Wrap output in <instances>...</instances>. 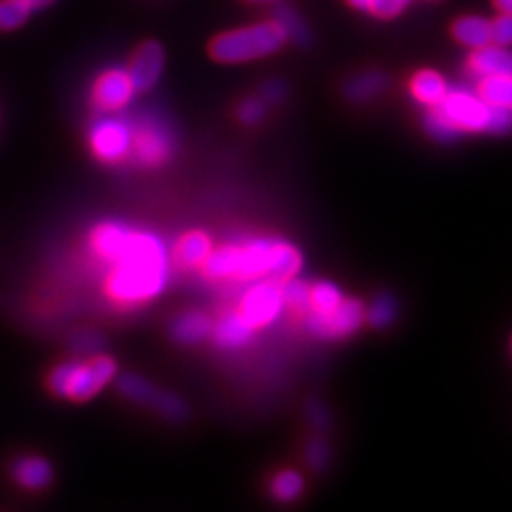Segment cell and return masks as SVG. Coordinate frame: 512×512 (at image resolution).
<instances>
[{
    "instance_id": "6da1fadb",
    "label": "cell",
    "mask_w": 512,
    "mask_h": 512,
    "mask_svg": "<svg viewBox=\"0 0 512 512\" xmlns=\"http://www.w3.org/2000/svg\"><path fill=\"white\" fill-rule=\"evenodd\" d=\"M90 249L107 270L105 294L118 306H141L164 293L169 256L164 241L120 222H103L90 234Z\"/></svg>"
},
{
    "instance_id": "7a4b0ae2",
    "label": "cell",
    "mask_w": 512,
    "mask_h": 512,
    "mask_svg": "<svg viewBox=\"0 0 512 512\" xmlns=\"http://www.w3.org/2000/svg\"><path fill=\"white\" fill-rule=\"evenodd\" d=\"M202 270L215 281H287L300 274L302 255L293 243L283 239H249L245 243H230L213 249L203 262Z\"/></svg>"
},
{
    "instance_id": "3957f363",
    "label": "cell",
    "mask_w": 512,
    "mask_h": 512,
    "mask_svg": "<svg viewBox=\"0 0 512 512\" xmlns=\"http://www.w3.org/2000/svg\"><path fill=\"white\" fill-rule=\"evenodd\" d=\"M287 42L289 40L281 23L272 18L256 25L219 33L209 40L207 52L217 63L238 65L277 54Z\"/></svg>"
},
{
    "instance_id": "277c9868",
    "label": "cell",
    "mask_w": 512,
    "mask_h": 512,
    "mask_svg": "<svg viewBox=\"0 0 512 512\" xmlns=\"http://www.w3.org/2000/svg\"><path fill=\"white\" fill-rule=\"evenodd\" d=\"M118 365L109 355H92L86 361H65L46 378L50 393L73 403H86L116 378Z\"/></svg>"
},
{
    "instance_id": "5b68a950",
    "label": "cell",
    "mask_w": 512,
    "mask_h": 512,
    "mask_svg": "<svg viewBox=\"0 0 512 512\" xmlns=\"http://www.w3.org/2000/svg\"><path fill=\"white\" fill-rule=\"evenodd\" d=\"M239 313L255 330L266 329L274 325L285 311L283 281L260 279L251 285L239 302Z\"/></svg>"
},
{
    "instance_id": "8992f818",
    "label": "cell",
    "mask_w": 512,
    "mask_h": 512,
    "mask_svg": "<svg viewBox=\"0 0 512 512\" xmlns=\"http://www.w3.org/2000/svg\"><path fill=\"white\" fill-rule=\"evenodd\" d=\"M365 323V306L355 298H344L336 310L304 313V329L319 340H342Z\"/></svg>"
},
{
    "instance_id": "52a82bcc",
    "label": "cell",
    "mask_w": 512,
    "mask_h": 512,
    "mask_svg": "<svg viewBox=\"0 0 512 512\" xmlns=\"http://www.w3.org/2000/svg\"><path fill=\"white\" fill-rule=\"evenodd\" d=\"M437 107L458 133H482L490 128L492 107L473 93L448 92Z\"/></svg>"
},
{
    "instance_id": "ba28073f",
    "label": "cell",
    "mask_w": 512,
    "mask_h": 512,
    "mask_svg": "<svg viewBox=\"0 0 512 512\" xmlns=\"http://www.w3.org/2000/svg\"><path fill=\"white\" fill-rule=\"evenodd\" d=\"M93 156L105 164H120L131 152V126L118 118H103L90 131Z\"/></svg>"
},
{
    "instance_id": "9c48e42d",
    "label": "cell",
    "mask_w": 512,
    "mask_h": 512,
    "mask_svg": "<svg viewBox=\"0 0 512 512\" xmlns=\"http://www.w3.org/2000/svg\"><path fill=\"white\" fill-rule=\"evenodd\" d=\"M164 69V46L158 40H145L135 48V52L129 59L126 73L133 84L135 93L148 92L158 84Z\"/></svg>"
},
{
    "instance_id": "30bf717a",
    "label": "cell",
    "mask_w": 512,
    "mask_h": 512,
    "mask_svg": "<svg viewBox=\"0 0 512 512\" xmlns=\"http://www.w3.org/2000/svg\"><path fill=\"white\" fill-rule=\"evenodd\" d=\"M171 139L165 135L164 129L150 122H141L139 126H131V152L133 160L145 167H158L165 164L171 156Z\"/></svg>"
},
{
    "instance_id": "8fae6325",
    "label": "cell",
    "mask_w": 512,
    "mask_h": 512,
    "mask_svg": "<svg viewBox=\"0 0 512 512\" xmlns=\"http://www.w3.org/2000/svg\"><path fill=\"white\" fill-rule=\"evenodd\" d=\"M135 90L126 69H110L99 74L93 82L92 103L103 112H116L124 109L133 99Z\"/></svg>"
},
{
    "instance_id": "7c38bea8",
    "label": "cell",
    "mask_w": 512,
    "mask_h": 512,
    "mask_svg": "<svg viewBox=\"0 0 512 512\" xmlns=\"http://www.w3.org/2000/svg\"><path fill=\"white\" fill-rule=\"evenodd\" d=\"M10 475L23 490L38 492L52 484L54 469L52 463L40 456H23L12 463Z\"/></svg>"
},
{
    "instance_id": "4fadbf2b",
    "label": "cell",
    "mask_w": 512,
    "mask_h": 512,
    "mask_svg": "<svg viewBox=\"0 0 512 512\" xmlns=\"http://www.w3.org/2000/svg\"><path fill=\"white\" fill-rule=\"evenodd\" d=\"M256 330L247 323V319L236 311H228L226 315H222L219 323H213L211 336L215 340V344L222 349H239L247 346Z\"/></svg>"
},
{
    "instance_id": "5bb4252c",
    "label": "cell",
    "mask_w": 512,
    "mask_h": 512,
    "mask_svg": "<svg viewBox=\"0 0 512 512\" xmlns=\"http://www.w3.org/2000/svg\"><path fill=\"white\" fill-rule=\"evenodd\" d=\"M213 251V241L202 230H190L183 234L173 251V260L183 270L202 268L209 253Z\"/></svg>"
},
{
    "instance_id": "9a60e30c",
    "label": "cell",
    "mask_w": 512,
    "mask_h": 512,
    "mask_svg": "<svg viewBox=\"0 0 512 512\" xmlns=\"http://www.w3.org/2000/svg\"><path fill=\"white\" fill-rule=\"evenodd\" d=\"M213 321L202 311H184L173 323L169 334L177 344L196 346L211 336Z\"/></svg>"
},
{
    "instance_id": "2e32d148",
    "label": "cell",
    "mask_w": 512,
    "mask_h": 512,
    "mask_svg": "<svg viewBox=\"0 0 512 512\" xmlns=\"http://www.w3.org/2000/svg\"><path fill=\"white\" fill-rule=\"evenodd\" d=\"M467 67L473 74L488 76V74H511L512 59L507 48L497 44H486L475 48L469 59Z\"/></svg>"
},
{
    "instance_id": "e0dca14e",
    "label": "cell",
    "mask_w": 512,
    "mask_h": 512,
    "mask_svg": "<svg viewBox=\"0 0 512 512\" xmlns=\"http://www.w3.org/2000/svg\"><path fill=\"white\" fill-rule=\"evenodd\" d=\"M450 35L459 44L475 50L480 46L492 44V23L490 19L480 16H461L452 23Z\"/></svg>"
},
{
    "instance_id": "ac0fdd59",
    "label": "cell",
    "mask_w": 512,
    "mask_h": 512,
    "mask_svg": "<svg viewBox=\"0 0 512 512\" xmlns=\"http://www.w3.org/2000/svg\"><path fill=\"white\" fill-rule=\"evenodd\" d=\"M410 93L412 97L425 105V107H437L448 93V84L442 78V74L431 69H423L412 76L410 80Z\"/></svg>"
},
{
    "instance_id": "d6986e66",
    "label": "cell",
    "mask_w": 512,
    "mask_h": 512,
    "mask_svg": "<svg viewBox=\"0 0 512 512\" xmlns=\"http://www.w3.org/2000/svg\"><path fill=\"white\" fill-rule=\"evenodd\" d=\"M476 95L492 109H511V74H488L480 76Z\"/></svg>"
},
{
    "instance_id": "ffe728a7",
    "label": "cell",
    "mask_w": 512,
    "mask_h": 512,
    "mask_svg": "<svg viewBox=\"0 0 512 512\" xmlns=\"http://www.w3.org/2000/svg\"><path fill=\"white\" fill-rule=\"evenodd\" d=\"M387 78L380 71H366L349 78L346 84V97L355 103H365L384 92Z\"/></svg>"
},
{
    "instance_id": "44dd1931",
    "label": "cell",
    "mask_w": 512,
    "mask_h": 512,
    "mask_svg": "<svg viewBox=\"0 0 512 512\" xmlns=\"http://www.w3.org/2000/svg\"><path fill=\"white\" fill-rule=\"evenodd\" d=\"M344 298L346 296L334 283H329V281L315 283V285H310L308 306L304 313H327V311L336 310L344 302Z\"/></svg>"
},
{
    "instance_id": "7402d4cb",
    "label": "cell",
    "mask_w": 512,
    "mask_h": 512,
    "mask_svg": "<svg viewBox=\"0 0 512 512\" xmlns=\"http://www.w3.org/2000/svg\"><path fill=\"white\" fill-rule=\"evenodd\" d=\"M270 492L279 503H293L304 494V476L293 469H285L272 478Z\"/></svg>"
},
{
    "instance_id": "603a6c76",
    "label": "cell",
    "mask_w": 512,
    "mask_h": 512,
    "mask_svg": "<svg viewBox=\"0 0 512 512\" xmlns=\"http://www.w3.org/2000/svg\"><path fill=\"white\" fill-rule=\"evenodd\" d=\"M116 385H118V391H120L122 397H126L131 403L145 404V406L150 404L156 389H158V387H154L145 378H141L137 374L122 376Z\"/></svg>"
},
{
    "instance_id": "cb8c5ba5",
    "label": "cell",
    "mask_w": 512,
    "mask_h": 512,
    "mask_svg": "<svg viewBox=\"0 0 512 512\" xmlns=\"http://www.w3.org/2000/svg\"><path fill=\"white\" fill-rule=\"evenodd\" d=\"M31 12L29 0H0V31H16L29 19Z\"/></svg>"
},
{
    "instance_id": "d4e9b609",
    "label": "cell",
    "mask_w": 512,
    "mask_h": 512,
    "mask_svg": "<svg viewBox=\"0 0 512 512\" xmlns=\"http://www.w3.org/2000/svg\"><path fill=\"white\" fill-rule=\"evenodd\" d=\"M397 315V306L391 296H378L374 304L365 310V321L374 329H387Z\"/></svg>"
},
{
    "instance_id": "484cf974",
    "label": "cell",
    "mask_w": 512,
    "mask_h": 512,
    "mask_svg": "<svg viewBox=\"0 0 512 512\" xmlns=\"http://www.w3.org/2000/svg\"><path fill=\"white\" fill-rule=\"evenodd\" d=\"M274 18L281 23L287 40L296 42V44H306L310 40V31L302 23V19L294 14L291 8H279L274 14Z\"/></svg>"
},
{
    "instance_id": "4316f807",
    "label": "cell",
    "mask_w": 512,
    "mask_h": 512,
    "mask_svg": "<svg viewBox=\"0 0 512 512\" xmlns=\"http://www.w3.org/2000/svg\"><path fill=\"white\" fill-rule=\"evenodd\" d=\"M410 2L412 0H372L366 12L378 19H395L403 14Z\"/></svg>"
},
{
    "instance_id": "83f0119b",
    "label": "cell",
    "mask_w": 512,
    "mask_h": 512,
    "mask_svg": "<svg viewBox=\"0 0 512 512\" xmlns=\"http://www.w3.org/2000/svg\"><path fill=\"white\" fill-rule=\"evenodd\" d=\"M306 461L311 469H323L329 463V444L323 439H311L306 444Z\"/></svg>"
},
{
    "instance_id": "f1b7e54d",
    "label": "cell",
    "mask_w": 512,
    "mask_h": 512,
    "mask_svg": "<svg viewBox=\"0 0 512 512\" xmlns=\"http://www.w3.org/2000/svg\"><path fill=\"white\" fill-rule=\"evenodd\" d=\"M492 23V44L509 48L512 40L511 14H499Z\"/></svg>"
},
{
    "instance_id": "f546056e",
    "label": "cell",
    "mask_w": 512,
    "mask_h": 512,
    "mask_svg": "<svg viewBox=\"0 0 512 512\" xmlns=\"http://www.w3.org/2000/svg\"><path fill=\"white\" fill-rule=\"evenodd\" d=\"M264 116V105L258 99H247L241 107H239V120L247 126H255Z\"/></svg>"
},
{
    "instance_id": "4dcf8cb0",
    "label": "cell",
    "mask_w": 512,
    "mask_h": 512,
    "mask_svg": "<svg viewBox=\"0 0 512 512\" xmlns=\"http://www.w3.org/2000/svg\"><path fill=\"white\" fill-rule=\"evenodd\" d=\"M494 6L499 14H511L512 0H494Z\"/></svg>"
},
{
    "instance_id": "1f68e13d",
    "label": "cell",
    "mask_w": 512,
    "mask_h": 512,
    "mask_svg": "<svg viewBox=\"0 0 512 512\" xmlns=\"http://www.w3.org/2000/svg\"><path fill=\"white\" fill-rule=\"evenodd\" d=\"M344 2L348 4L349 8H353V10H361V12H366L372 0H344Z\"/></svg>"
},
{
    "instance_id": "d6a6232c",
    "label": "cell",
    "mask_w": 512,
    "mask_h": 512,
    "mask_svg": "<svg viewBox=\"0 0 512 512\" xmlns=\"http://www.w3.org/2000/svg\"><path fill=\"white\" fill-rule=\"evenodd\" d=\"M54 0H29V4H31V8L33 10H38V8H46V6H50Z\"/></svg>"
},
{
    "instance_id": "836d02e7",
    "label": "cell",
    "mask_w": 512,
    "mask_h": 512,
    "mask_svg": "<svg viewBox=\"0 0 512 512\" xmlns=\"http://www.w3.org/2000/svg\"><path fill=\"white\" fill-rule=\"evenodd\" d=\"M243 2H249V4H275L279 0H243Z\"/></svg>"
}]
</instances>
